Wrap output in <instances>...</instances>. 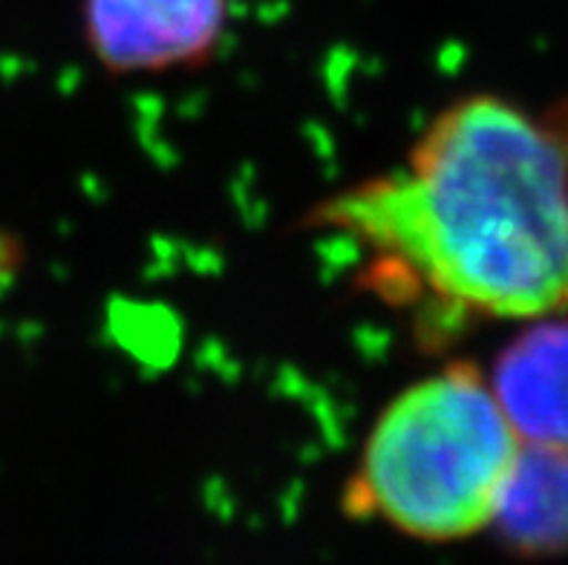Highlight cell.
<instances>
[{"mask_svg": "<svg viewBox=\"0 0 568 565\" xmlns=\"http://www.w3.org/2000/svg\"><path fill=\"white\" fill-rule=\"evenodd\" d=\"M310 225L367 249L364 286L433 332L568 309V108L450 101L404 168L324 200Z\"/></svg>", "mask_w": 568, "mask_h": 565, "instance_id": "6da1fadb", "label": "cell"}, {"mask_svg": "<svg viewBox=\"0 0 568 565\" xmlns=\"http://www.w3.org/2000/svg\"><path fill=\"white\" fill-rule=\"evenodd\" d=\"M519 447L488 373L450 361L387 401L341 508L418 543H459L490 528Z\"/></svg>", "mask_w": 568, "mask_h": 565, "instance_id": "7a4b0ae2", "label": "cell"}, {"mask_svg": "<svg viewBox=\"0 0 568 565\" xmlns=\"http://www.w3.org/2000/svg\"><path fill=\"white\" fill-rule=\"evenodd\" d=\"M231 0H84V43L113 75L200 70L229 32Z\"/></svg>", "mask_w": 568, "mask_h": 565, "instance_id": "3957f363", "label": "cell"}, {"mask_svg": "<svg viewBox=\"0 0 568 565\" xmlns=\"http://www.w3.org/2000/svg\"><path fill=\"white\" fill-rule=\"evenodd\" d=\"M488 381L519 442L568 451V321L534 317Z\"/></svg>", "mask_w": 568, "mask_h": 565, "instance_id": "277c9868", "label": "cell"}, {"mask_svg": "<svg viewBox=\"0 0 568 565\" xmlns=\"http://www.w3.org/2000/svg\"><path fill=\"white\" fill-rule=\"evenodd\" d=\"M488 531L523 557L568 552V451L523 444Z\"/></svg>", "mask_w": 568, "mask_h": 565, "instance_id": "5b68a950", "label": "cell"}, {"mask_svg": "<svg viewBox=\"0 0 568 565\" xmlns=\"http://www.w3.org/2000/svg\"><path fill=\"white\" fill-rule=\"evenodd\" d=\"M14 272V240L0 234V280H7Z\"/></svg>", "mask_w": 568, "mask_h": 565, "instance_id": "8992f818", "label": "cell"}]
</instances>
